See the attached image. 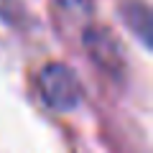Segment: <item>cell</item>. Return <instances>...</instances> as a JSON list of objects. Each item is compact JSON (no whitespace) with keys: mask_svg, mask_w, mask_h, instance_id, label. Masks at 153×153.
I'll return each mask as SVG.
<instances>
[{"mask_svg":"<svg viewBox=\"0 0 153 153\" xmlns=\"http://www.w3.org/2000/svg\"><path fill=\"white\" fill-rule=\"evenodd\" d=\"M36 82L44 105L56 112H71L82 102V82L76 71L64 61H49L38 71Z\"/></svg>","mask_w":153,"mask_h":153,"instance_id":"1","label":"cell"},{"mask_svg":"<svg viewBox=\"0 0 153 153\" xmlns=\"http://www.w3.org/2000/svg\"><path fill=\"white\" fill-rule=\"evenodd\" d=\"M84 46L97 66L105 71H120L123 69V51L117 38L105 28H87L84 33Z\"/></svg>","mask_w":153,"mask_h":153,"instance_id":"2","label":"cell"},{"mask_svg":"<svg viewBox=\"0 0 153 153\" xmlns=\"http://www.w3.org/2000/svg\"><path fill=\"white\" fill-rule=\"evenodd\" d=\"M125 26L140 38L143 46H151V10L146 0H125L120 8Z\"/></svg>","mask_w":153,"mask_h":153,"instance_id":"3","label":"cell"},{"mask_svg":"<svg viewBox=\"0 0 153 153\" xmlns=\"http://www.w3.org/2000/svg\"><path fill=\"white\" fill-rule=\"evenodd\" d=\"M56 3H59L66 13H71V16H82V18L92 16V10H94V0H56Z\"/></svg>","mask_w":153,"mask_h":153,"instance_id":"4","label":"cell"}]
</instances>
